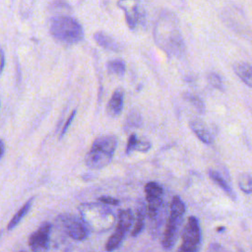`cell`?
<instances>
[{
    "label": "cell",
    "instance_id": "obj_1",
    "mask_svg": "<svg viewBox=\"0 0 252 252\" xmlns=\"http://www.w3.org/2000/svg\"><path fill=\"white\" fill-rule=\"evenodd\" d=\"M154 33L157 42L168 54L180 55L184 52L183 38L174 18L170 15H164L158 19Z\"/></svg>",
    "mask_w": 252,
    "mask_h": 252
},
{
    "label": "cell",
    "instance_id": "obj_2",
    "mask_svg": "<svg viewBox=\"0 0 252 252\" xmlns=\"http://www.w3.org/2000/svg\"><path fill=\"white\" fill-rule=\"evenodd\" d=\"M116 146L117 139L115 136L105 135L96 138L86 155L87 166L92 169H100L106 166L112 159Z\"/></svg>",
    "mask_w": 252,
    "mask_h": 252
},
{
    "label": "cell",
    "instance_id": "obj_3",
    "mask_svg": "<svg viewBox=\"0 0 252 252\" xmlns=\"http://www.w3.org/2000/svg\"><path fill=\"white\" fill-rule=\"evenodd\" d=\"M79 210L84 223L94 231H104L114 223V215L102 204H82Z\"/></svg>",
    "mask_w": 252,
    "mask_h": 252
},
{
    "label": "cell",
    "instance_id": "obj_4",
    "mask_svg": "<svg viewBox=\"0 0 252 252\" xmlns=\"http://www.w3.org/2000/svg\"><path fill=\"white\" fill-rule=\"evenodd\" d=\"M50 33L59 42L74 44L84 37V31L79 22L68 16H59L51 20Z\"/></svg>",
    "mask_w": 252,
    "mask_h": 252
},
{
    "label": "cell",
    "instance_id": "obj_5",
    "mask_svg": "<svg viewBox=\"0 0 252 252\" xmlns=\"http://www.w3.org/2000/svg\"><path fill=\"white\" fill-rule=\"evenodd\" d=\"M185 213V204L183 201L175 196L170 204V213L166 221L163 237L161 240L162 247L165 250L172 249L178 238V233L183 221Z\"/></svg>",
    "mask_w": 252,
    "mask_h": 252
},
{
    "label": "cell",
    "instance_id": "obj_6",
    "mask_svg": "<svg viewBox=\"0 0 252 252\" xmlns=\"http://www.w3.org/2000/svg\"><path fill=\"white\" fill-rule=\"evenodd\" d=\"M201 244V227L197 218L189 217L182 232L180 251H197Z\"/></svg>",
    "mask_w": 252,
    "mask_h": 252
},
{
    "label": "cell",
    "instance_id": "obj_7",
    "mask_svg": "<svg viewBox=\"0 0 252 252\" xmlns=\"http://www.w3.org/2000/svg\"><path fill=\"white\" fill-rule=\"evenodd\" d=\"M117 5L125 12L126 23L129 29L134 30L143 17V10L139 0H118Z\"/></svg>",
    "mask_w": 252,
    "mask_h": 252
},
{
    "label": "cell",
    "instance_id": "obj_8",
    "mask_svg": "<svg viewBox=\"0 0 252 252\" xmlns=\"http://www.w3.org/2000/svg\"><path fill=\"white\" fill-rule=\"evenodd\" d=\"M51 223L43 222L34 232L30 235L29 245L32 251H45L48 248Z\"/></svg>",
    "mask_w": 252,
    "mask_h": 252
},
{
    "label": "cell",
    "instance_id": "obj_9",
    "mask_svg": "<svg viewBox=\"0 0 252 252\" xmlns=\"http://www.w3.org/2000/svg\"><path fill=\"white\" fill-rule=\"evenodd\" d=\"M64 226L68 235L74 240L82 241L86 239L88 235V230L86 225L76 218L69 217L66 220H64Z\"/></svg>",
    "mask_w": 252,
    "mask_h": 252
},
{
    "label": "cell",
    "instance_id": "obj_10",
    "mask_svg": "<svg viewBox=\"0 0 252 252\" xmlns=\"http://www.w3.org/2000/svg\"><path fill=\"white\" fill-rule=\"evenodd\" d=\"M124 102V91L121 88L116 89L106 106V112L109 116L115 117L121 113Z\"/></svg>",
    "mask_w": 252,
    "mask_h": 252
},
{
    "label": "cell",
    "instance_id": "obj_11",
    "mask_svg": "<svg viewBox=\"0 0 252 252\" xmlns=\"http://www.w3.org/2000/svg\"><path fill=\"white\" fill-rule=\"evenodd\" d=\"M191 130L195 135L205 144H212L214 142V136L208 126L200 120H193L189 123Z\"/></svg>",
    "mask_w": 252,
    "mask_h": 252
},
{
    "label": "cell",
    "instance_id": "obj_12",
    "mask_svg": "<svg viewBox=\"0 0 252 252\" xmlns=\"http://www.w3.org/2000/svg\"><path fill=\"white\" fill-rule=\"evenodd\" d=\"M233 70L239 79L252 89V65L246 62H239L233 66Z\"/></svg>",
    "mask_w": 252,
    "mask_h": 252
},
{
    "label": "cell",
    "instance_id": "obj_13",
    "mask_svg": "<svg viewBox=\"0 0 252 252\" xmlns=\"http://www.w3.org/2000/svg\"><path fill=\"white\" fill-rule=\"evenodd\" d=\"M152 144L148 140H141L135 134H131L127 147H126V154H130L132 151H139V152H147L151 149Z\"/></svg>",
    "mask_w": 252,
    "mask_h": 252
},
{
    "label": "cell",
    "instance_id": "obj_14",
    "mask_svg": "<svg viewBox=\"0 0 252 252\" xmlns=\"http://www.w3.org/2000/svg\"><path fill=\"white\" fill-rule=\"evenodd\" d=\"M94 38L99 46H101L105 49H108V50H111V51H119L120 50V46L115 41V39L112 38L110 35L106 34L105 32H97L94 33Z\"/></svg>",
    "mask_w": 252,
    "mask_h": 252
},
{
    "label": "cell",
    "instance_id": "obj_15",
    "mask_svg": "<svg viewBox=\"0 0 252 252\" xmlns=\"http://www.w3.org/2000/svg\"><path fill=\"white\" fill-rule=\"evenodd\" d=\"M127 231L128 230H126L125 228L117 225L115 231L108 238V240L106 242V245H105V249L107 251H112V250L118 248L121 245L122 241L124 240V237H125Z\"/></svg>",
    "mask_w": 252,
    "mask_h": 252
},
{
    "label": "cell",
    "instance_id": "obj_16",
    "mask_svg": "<svg viewBox=\"0 0 252 252\" xmlns=\"http://www.w3.org/2000/svg\"><path fill=\"white\" fill-rule=\"evenodd\" d=\"M209 176H210V177L212 178V180H213L218 186H220L230 198H232L233 200H235V197H236L235 193L233 192V190L231 189V187L228 185V183L224 180V178H223L218 171L213 170V169L209 170Z\"/></svg>",
    "mask_w": 252,
    "mask_h": 252
},
{
    "label": "cell",
    "instance_id": "obj_17",
    "mask_svg": "<svg viewBox=\"0 0 252 252\" xmlns=\"http://www.w3.org/2000/svg\"><path fill=\"white\" fill-rule=\"evenodd\" d=\"M32 201L33 199H30L26 204H24V206L15 214V216L12 218V220H10L9 224L7 225V228L9 230L13 229L16 225H18V223L22 220V219L28 214V212L30 211V209L32 208Z\"/></svg>",
    "mask_w": 252,
    "mask_h": 252
},
{
    "label": "cell",
    "instance_id": "obj_18",
    "mask_svg": "<svg viewBox=\"0 0 252 252\" xmlns=\"http://www.w3.org/2000/svg\"><path fill=\"white\" fill-rule=\"evenodd\" d=\"M148 201V215L153 220L156 219L162 207V198L160 197H151L147 198Z\"/></svg>",
    "mask_w": 252,
    "mask_h": 252
},
{
    "label": "cell",
    "instance_id": "obj_19",
    "mask_svg": "<svg viewBox=\"0 0 252 252\" xmlns=\"http://www.w3.org/2000/svg\"><path fill=\"white\" fill-rule=\"evenodd\" d=\"M125 62L122 59H114L110 60L107 63V70L110 74L116 75V76H123L125 73Z\"/></svg>",
    "mask_w": 252,
    "mask_h": 252
},
{
    "label": "cell",
    "instance_id": "obj_20",
    "mask_svg": "<svg viewBox=\"0 0 252 252\" xmlns=\"http://www.w3.org/2000/svg\"><path fill=\"white\" fill-rule=\"evenodd\" d=\"M133 222V215L131 210H121L118 214V223L117 225L128 230Z\"/></svg>",
    "mask_w": 252,
    "mask_h": 252
},
{
    "label": "cell",
    "instance_id": "obj_21",
    "mask_svg": "<svg viewBox=\"0 0 252 252\" xmlns=\"http://www.w3.org/2000/svg\"><path fill=\"white\" fill-rule=\"evenodd\" d=\"M238 186L245 194H252V177L247 173L238 176Z\"/></svg>",
    "mask_w": 252,
    "mask_h": 252
},
{
    "label": "cell",
    "instance_id": "obj_22",
    "mask_svg": "<svg viewBox=\"0 0 252 252\" xmlns=\"http://www.w3.org/2000/svg\"><path fill=\"white\" fill-rule=\"evenodd\" d=\"M162 187L157 183V182H149L145 186V193H146V198H151V197H160L162 196Z\"/></svg>",
    "mask_w": 252,
    "mask_h": 252
},
{
    "label": "cell",
    "instance_id": "obj_23",
    "mask_svg": "<svg viewBox=\"0 0 252 252\" xmlns=\"http://www.w3.org/2000/svg\"><path fill=\"white\" fill-rule=\"evenodd\" d=\"M183 97L186 100H188L199 112H201V113L205 112V109H206L205 103L199 96H197L193 94H190V93H185V94H183Z\"/></svg>",
    "mask_w": 252,
    "mask_h": 252
},
{
    "label": "cell",
    "instance_id": "obj_24",
    "mask_svg": "<svg viewBox=\"0 0 252 252\" xmlns=\"http://www.w3.org/2000/svg\"><path fill=\"white\" fill-rule=\"evenodd\" d=\"M142 124V117L138 111H132L128 114L125 122V126L128 128H137Z\"/></svg>",
    "mask_w": 252,
    "mask_h": 252
},
{
    "label": "cell",
    "instance_id": "obj_25",
    "mask_svg": "<svg viewBox=\"0 0 252 252\" xmlns=\"http://www.w3.org/2000/svg\"><path fill=\"white\" fill-rule=\"evenodd\" d=\"M144 226H145V215L142 210H139L138 215H137V220H136V223L132 230V235L137 236L144 229Z\"/></svg>",
    "mask_w": 252,
    "mask_h": 252
},
{
    "label": "cell",
    "instance_id": "obj_26",
    "mask_svg": "<svg viewBox=\"0 0 252 252\" xmlns=\"http://www.w3.org/2000/svg\"><path fill=\"white\" fill-rule=\"evenodd\" d=\"M208 80H209L210 84H211L214 88H216V89H218V90H220V91H221V92L223 91V84H222L221 78H220L217 73H214V72L210 73V74L208 75Z\"/></svg>",
    "mask_w": 252,
    "mask_h": 252
},
{
    "label": "cell",
    "instance_id": "obj_27",
    "mask_svg": "<svg viewBox=\"0 0 252 252\" xmlns=\"http://www.w3.org/2000/svg\"><path fill=\"white\" fill-rule=\"evenodd\" d=\"M76 113H77V110H76V109H74V110L72 111V113L70 114V116L68 117L67 121L65 122V124H64V126H63V128H62V131H61V135H60V138H62V137L64 136V134L66 133V131L68 130L69 126H70V125H71V123L73 122V119H74V117H75Z\"/></svg>",
    "mask_w": 252,
    "mask_h": 252
},
{
    "label": "cell",
    "instance_id": "obj_28",
    "mask_svg": "<svg viewBox=\"0 0 252 252\" xmlns=\"http://www.w3.org/2000/svg\"><path fill=\"white\" fill-rule=\"evenodd\" d=\"M98 200L101 203L106 204V205H118L119 204V200L114 199L112 197H108V196H101Z\"/></svg>",
    "mask_w": 252,
    "mask_h": 252
},
{
    "label": "cell",
    "instance_id": "obj_29",
    "mask_svg": "<svg viewBox=\"0 0 252 252\" xmlns=\"http://www.w3.org/2000/svg\"><path fill=\"white\" fill-rule=\"evenodd\" d=\"M4 65H5V56H4L3 50L0 49V75H1V73L3 71Z\"/></svg>",
    "mask_w": 252,
    "mask_h": 252
},
{
    "label": "cell",
    "instance_id": "obj_30",
    "mask_svg": "<svg viewBox=\"0 0 252 252\" xmlns=\"http://www.w3.org/2000/svg\"><path fill=\"white\" fill-rule=\"evenodd\" d=\"M209 249H210L211 251H215V250H223V248H222L220 244H216V243H213Z\"/></svg>",
    "mask_w": 252,
    "mask_h": 252
},
{
    "label": "cell",
    "instance_id": "obj_31",
    "mask_svg": "<svg viewBox=\"0 0 252 252\" xmlns=\"http://www.w3.org/2000/svg\"><path fill=\"white\" fill-rule=\"evenodd\" d=\"M4 150H5V147H4V143L2 142V140L0 139V158H2L3 154H4Z\"/></svg>",
    "mask_w": 252,
    "mask_h": 252
}]
</instances>
